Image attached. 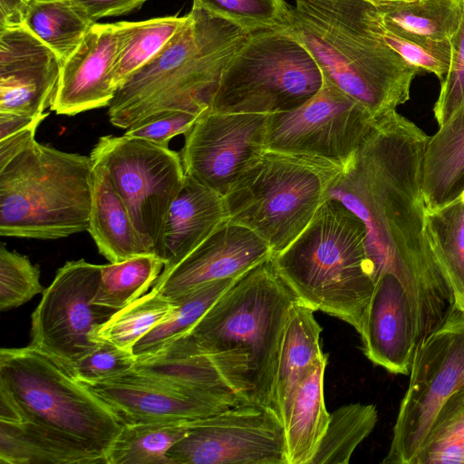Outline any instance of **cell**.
Wrapping results in <instances>:
<instances>
[{
  "mask_svg": "<svg viewBox=\"0 0 464 464\" xmlns=\"http://www.w3.org/2000/svg\"><path fill=\"white\" fill-rule=\"evenodd\" d=\"M413 464H464V392L440 410Z\"/></svg>",
  "mask_w": 464,
  "mask_h": 464,
  "instance_id": "37",
  "label": "cell"
},
{
  "mask_svg": "<svg viewBox=\"0 0 464 464\" xmlns=\"http://www.w3.org/2000/svg\"><path fill=\"white\" fill-rule=\"evenodd\" d=\"M376 34L404 60L420 70L435 74L440 82L444 80L450 69L451 49L432 48L401 37L388 30L382 24V18L376 27Z\"/></svg>",
  "mask_w": 464,
  "mask_h": 464,
  "instance_id": "41",
  "label": "cell"
},
{
  "mask_svg": "<svg viewBox=\"0 0 464 464\" xmlns=\"http://www.w3.org/2000/svg\"><path fill=\"white\" fill-rule=\"evenodd\" d=\"M460 196L464 198V191L462 192V194Z\"/></svg>",
  "mask_w": 464,
  "mask_h": 464,
  "instance_id": "49",
  "label": "cell"
},
{
  "mask_svg": "<svg viewBox=\"0 0 464 464\" xmlns=\"http://www.w3.org/2000/svg\"><path fill=\"white\" fill-rule=\"evenodd\" d=\"M44 120H38L30 126L0 140V167L10 161L29 143L35 140L38 126Z\"/></svg>",
  "mask_w": 464,
  "mask_h": 464,
  "instance_id": "45",
  "label": "cell"
},
{
  "mask_svg": "<svg viewBox=\"0 0 464 464\" xmlns=\"http://www.w3.org/2000/svg\"><path fill=\"white\" fill-rule=\"evenodd\" d=\"M188 421L123 424L107 464H170L167 453L187 435Z\"/></svg>",
  "mask_w": 464,
  "mask_h": 464,
  "instance_id": "32",
  "label": "cell"
},
{
  "mask_svg": "<svg viewBox=\"0 0 464 464\" xmlns=\"http://www.w3.org/2000/svg\"><path fill=\"white\" fill-rule=\"evenodd\" d=\"M40 269L28 256L0 246V310L19 307L43 294Z\"/></svg>",
  "mask_w": 464,
  "mask_h": 464,
  "instance_id": "39",
  "label": "cell"
},
{
  "mask_svg": "<svg viewBox=\"0 0 464 464\" xmlns=\"http://www.w3.org/2000/svg\"><path fill=\"white\" fill-rule=\"evenodd\" d=\"M93 24L73 0H30L24 27L53 50L63 63Z\"/></svg>",
  "mask_w": 464,
  "mask_h": 464,
  "instance_id": "29",
  "label": "cell"
},
{
  "mask_svg": "<svg viewBox=\"0 0 464 464\" xmlns=\"http://www.w3.org/2000/svg\"><path fill=\"white\" fill-rule=\"evenodd\" d=\"M323 74L310 53L285 29L250 33L224 69L208 110L275 114L312 98Z\"/></svg>",
  "mask_w": 464,
  "mask_h": 464,
  "instance_id": "9",
  "label": "cell"
},
{
  "mask_svg": "<svg viewBox=\"0 0 464 464\" xmlns=\"http://www.w3.org/2000/svg\"><path fill=\"white\" fill-rule=\"evenodd\" d=\"M92 183L90 156L32 141L0 167V235L50 240L87 231Z\"/></svg>",
  "mask_w": 464,
  "mask_h": 464,
  "instance_id": "6",
  "label": "cell"
},
{
  "mask_svg": "<svg viewBox=\"0 0 464 464\" xmlns=\"http://www.w3.org/2000/svg\"><path fill=\"white\" fill-rule=\"evenodd\" d=\"M0 421L9 423H22L26 421L19 404L9 392L0 384Z\"/></svg>",
  "mask_w": 464,
  "mask_h": 464,
  "instance_id": "47",
  "label": "cell"
},
{
  "mask_svg": "<svg viewBox=\"0 0 464 464\" xmlns=\"http://www.w3.org/2000/svg\"><path fill=\"white\" fill-rule=\"evenodd\" d=\"M328 357L310 367L295 392L285 423L286 464H311L327 429L324 380Z\"/></svg>",
  "mask_w": 464,
  "mask_h": 464,
  "instance_id": "28",
  "label": "cell"
},
{
  "mask_svg": "<svg viewBox=\"0 0 464 464\" xmlns=\"http://www.w3.org/2000/svg\"><path fill=\"white\" fill-rule=\"evenodd\" d=\"M237 278L206 285L174 301L170 314L134 344L132 353L136 359L158 351L188 333Z\"/></svg>",
  "mask_w": 464,
  "mask_h": 464,
  "instance_id": "35",
  "label": "cell"
},
{
  "mask_svg": "<svg viewBox=\"0 0 464 464\" xmlns=\"http://www.w3.org/2000/svg\"><path fill=\"white\" fill-rule=\"evenodd\" d=\"M136 363V356L131 351L101 341L97 348L72 366V372L80 382L93 383L131 371Z\"/></svg>",
  "mask_w": 464,
  "mask_h": 464,
  "instance_id": "40",
  "label": "cell"
},
{
  "mask_svg": "<svg viewBox=\"0 0 464 464\" xmlns=\"http://www.w3.org/2000/svg\"><path fill=\"white\" fill-rule=\"evenodd\" d=\"M102 265L83 259L60 267L31 316V343L72 372V366L97 348V329L114 310L93 303Z\"/></svg>",
  "mask_w": 464,
  "mask_h": 464,
  "instance_id": "13",
  "label": "cell"
},
{
  "mask_svg": "<svg viewBox=\"0 0 464 464\" xmlns=\"http://www.w3.org/2000/svg\"><path fill=\"white\" fill-rule=\"evenodd\" d=\"M426 232L450 280L454 305L464 310V198L426 209Z\"/></svg>",
  "mask_w": 464,
  "mask_h": 464,
  "instance_id": "31",
  "label": "cell"
},
{
  "mask_svg": "<svg viewBox=\"0 0 464 464\" xmlns=\"http://www.w3.org/2000/svg\"><path fill=\"white\" fill-rule=\"evenodd\" d=\"M1 464H107L80 440L33 421H0Z\"/></svg>",
  "mask_w": 464,
  "mask_h": 464,
  "instance_id": "23",
  "label": "cell"
},
{
  "mask_svg": "<svg viewBox=\"0 0 464 464\" xmlns=\"http://www.w3.org/2000/svg\"><path fill=\"white\" fill-rule=\"evenodd\" d=\"M188 423L170 464H286L285 426L270 407L239 403Z\"/></svg>",
  "mask_w": 464,
  "mask_h": 464,
  "instance_id": "14",
  "label": "cell"
},
{
  "mask_svg": "<svg viewBox=\"0 0 464 464\" xmlns=\"http://www.w3.org/2000/svg\"><path fill=\"white\" fill-rule=\"evenodd\" d=\"M364 355L395 374H410L416 346L415 315L409 297L392 275L374 285L360 332Z\"/></svg>",
  "mask_w": 464,
  "mask_h": 464,
  "instance_id": "20",
  "label": "cell"
},
{
  "mask_svg": "<svg viewBox=\"0 0 464 464\" xmlns=\"http://www.w3.org/2000/svg\"><path fill=\"white\" fill-rule=\"evenodd\" d=\"M93 22L105 17L126 15L140 9L147 0H73Z\"/></svg>",
  "mask_w": 464,
  "mask_h": 464,
  "instance_id": "44",
  "label": "cell"
},
{
  "mask_svg": "<svg viewBox=\"0 0 464 464\" xmlns=\"http://www.w3.org/2000/svg\"><path fill=\"white\" fill-rule=\"evenodd\" d=\"M156 254H144L119 263L102 265L93 303L120 310L149 292L164 268Z\"/></svg>",
  "mask_w": 464,
  "mask_h": 464,
  "instance_id": "33",
  "label": "cell"
},
{
  "mask_svg": "<svg viewBox=\"0 0 464 464\" xmlns=\"http://www.w3.org/2000/svg\"><path fill=\"white\" fill-rule=\"evenodd\" d=\"M365 1L370 2L371 4L378 6V5H385V4H389V3L410 2V1H413V0H365Z\"/></svg>",
  "mask_w": 464,
  "mask_h": 464,
  "instance_id": "48",
  "label": "cell"
},
{
  "mask_svg": "<svg viewBox=\"0 0 464 464\" xmlns=\"http://www.w3.org/2000/svg\"><path fill=\"white\" fill-rule=\"evenodd\" d=\"M188 14L139 22H119L120 44L113 70L118 88L137 70L153 58L184 26ZM116 93V92H115Z\"/></svg>",
  "mask_w": 464,
  "mask_h": 464,
  "instance_id": "30",
  "label": "cell"
},
{
  "mask_svg": "<svg viewBox=\"0 0 464 464\" xmlns=\"http://www.w3.org/2000/svg\"><path fill=\"white\" fill-rule=\"evenodd\" d=\"M133 370L188 390L242 403L188 333L138 358Z\"/></svg>",
  "mask_w": 464,
  "mask_h": 464,
  "instance_id": "24",
  "label": "cell"
},
{
  "mask_svg": "<svg viewBox=\"0 0 464 464\" xmlns=\"http://www.w3.org/2000/svg\"><path fill=\"white\" fill-rule=\"evenodd\" d=\"M200 115L187 111L161 113L133 124L125 130L124 135L160 144H169L173 137L185 134Z\"/></svg>",
  "mask_w": 464,
  "mask_h": 464,
  "instance_id": "43",
  "label": "cell"
},
{
  "mask_svg": "<svg viewBox=\"0 0 464 464\" xmlns=\"http://www.w3.org/2000/svg\"><path fill=\"white\" fill-rule=\"evenodd\" d=\"M296 300L271 256L239 276L188 332L242 403L273 409L284 326Z\"/></svg>",
  "mask_w": 464,
  "mask_h": 464,
  "instance_id": "3",
  "label": "cell"
},
{
  "mask_svg": "<svg viewBox=\"0 0 464 464\" xmlns=\"http://www.w3.org/2000/svg\"><path fill=\"white\" fill-rule=\"evenodd\" d=\"M285 29L324 78L379 120L410 99L420 69L380 40V14L365 0H295Z\"/></svg>",
  "mask_w": 464,
  "mask_h": 464,
  "instance_id": "2",
  "label": "cell"
},
{
  "mask_svg": "<svg viewBox=\"0 0 464 464\" xmlns=\"http://www.w3.org/2000/svg\"><path fill=\"white\" fill-rule=\"evenodd\" d=\"M30 0H0V31L23 27Z\"/></svg>",
  "mask_w": 464,
  "mask_h": 464,
  "instance_id": "46",
  "label": "cell"
},
{
  "mask_svg": "<svg viewBox=\"0 0 464 464\" xmlns=\"http://www.w3.org/2000/svg\"><path fill=\"white\" fill-rule=\"evenodd\" d=\"M382 24L420 44L450 50L462 24L464 0H413L377 6Z\"/></svg>",
  "mask_w": 464,
  "mask_h": 464,
  "instance_id": "27",
  "label": "cell"
},
{
  "mask_svg": "<svg viewBox=\"0 0 464 464\" xmlns=\"http://www.w3.org/2000/svg\"><path fill=\"white\" fill-rule=\"evenodd\" d=\"M464 392V310L452 307L417 344L383 464H413L442 406Z\"/></svg>",
  "mask_w": 464,
  "mask_h": 464,
  "instance_id": "10",
  "label": "cell"
},
{
  "mask_svg": "<svg viewBox=\"0 0 464 464\" xmlns=\"http://www.w3.org/2000/svg\"><path fill=\"white\" fill-rule=\"evenodd\" d=\"M272 256L269 246L253 230L226 221L179 263L163 270L151 288L174 302L206 285L237 278Z\"/></svg>",
  "mask_w": 464,
  "mask_h": 464,
  "instance_id": "17",
  "label": "cell"
},
{
  "mask_svg": "<svg viewBox=\"0 0 464 464\" xmlns=\"http://www.w3.org/2000/svg\"><path fill=\"white\" fill-rule=\"evenodd\" d=\"M314 312L296 300L290 306L285 323L273 398V410L284 426L300 382L310 367L326 354L320 344L323 329Z\"/></svg>",
  "mask_w": 464,
  "mask_h": 464,
  "instance_id": "22",
  "label": "cell"
},
{
  "mask_svg": "<svg viewBox=\"0 0 464 464\" xmlns=\"http://www.w3.org/2000/svg\"><path fill=\"white\" fill-rule=\"evenodd\" d=\"M62 66L55 52L25 27L0 31V114H46Z\"/></svg>",
  "mask_w": 464,
  "mask_h": 464,
  "instance_id": "18",
  "label": "cell"
},
{
  "mask_svg": "<svg viewBox=\"0 0 464 464\" xmlns=\"http://www.w3.org/2000/svg\"><path fill=\"white\" fill-rule=\"evenodd\" d=\"M175 303L154 288L125 307L117 310L95 333L97 341H107L132 352L134 344L161 323Z\"/></svg>",
  "mask_w": 464,
  "mask_h": 464,
  "instance_id": "36",
  "label": "cell"
},
{
  "mask_svg": "<svg viewBox=\"0 0 464 464\" xmlns=\"http://www.w3.org/2000/svg\"><path fill=\"white\" fill-rule=\"evenodd\" d=\"M119 44L118 23H94L63 63L50 109L58 115L74 116L108 107L116 92L113 70Z\"/></svg>",
  "mask_w": 464,
  "mask_h": 464,
  "instance_id": "19",
  "label": "cell"
},
{
  "mask_svg": "<svg viewBox=\"0 0 464 464\" xmlns=\"http://www.w3.org/2000/svg\"><path fill=\"white\" fill-rule=\"evenodd\" d=\"M422 189L427 210L455 200L464 191V102L429 137Z\"/></svg>",
  "mask_w": 464,
  "mask_h": 464,
  "instance_id": "26",
  "label": "cell"
},
{
  "mask_svg": "<svg viewBox=\"0 0 464 464\" xmlns=\"http://www.w3.org/2000/svg\"><path fill=\"white\" fill-rule=\"evenodd\" d=\"M378 411L372 404L342 406L330 413L325 433L311 464H347L357 448L374 430Z\"/></svg>",
  "mask_w": 464,
  "mask_h": 464,
  "instance_id": "34",
  "label": "cell"
},
{
  "mask_svg": "<svg viewBox=\"0 0 464 464\" xmlns=\"http://www.w3.org/2000/svg\"><path fill=\"white\" fill-rule=\"evenodd\" d=\"M464 102V16L451 45L450 69L440 82L439 98L433 111L439 126L442 125Z\"/></svg>",
  "mask_w": 464,
  "mask_h": 464,
  "instance_id": "42",
  "label": "cell"
},
{
  "mask_svg": "<svg viewBox=\"0 0 464 464\" xmlns=\"http://www.w3.org/2000/svg\"><path fill=\"white\" fill-rule=\"evenodd\" d=\"M90 157L107 168L140 240L156 254L167 213L186 178L180 154L169 144L123 134L100 137Z\"/></svg>",
  "mask_w": 464,
  "mask_h": 464,
  "instance_id": "11",
  "label": "cell"
},
{
  "mask_svg": "<svg viewBox=\"0 0 464 464\" xmlns=\"http://www.w3.org/2000/svg\"><path fill=\"white\" fill-rule=\"evenodd\" d=\"M343 175L321 160L266 150L224 196L227 221L253 230L275 256L304 230Z\"/></svg>",
  "mask_w": 464,
  "mask_h": 464,
  "instance_id": "7",
  "label": "cell"
},
{
  "mask_svg": "<svg viewBox=\"0 0 464 464\" xmlns=\"http://www.w3.org/2000/svg\"><path fill=\"white\" fill-rule=\"evenodd\" d=\"M428 140L397 111L385 115L353 168L330 193L365 222L374 281L390 274L403 286L415 315L418 343L441 324L455 304L450 280L426 232L422 160Z\"/></svg>",
  "mask_w": 464,
  "mask_h": 464,
  "instance_id": "1",
  "label": "cell"
},
{
  "mask_svg": "<svg viewBox=\"0 0 464 464\" xmlns=\"http://www.w3.org/2000/svg\"><path fill=\"white\" fill-rule=\"evenodd\" d=\"M269 114L207 110L184 134L185 174L225 196L266 150Z\"/></svg>",
  "mask_w": 464,
  "mask_h": 464,
  "instance_id": "15",
  "label": "cell"
},
{
  "mask_svg": "<svg viewBox=\"0 0 464 464\" xmlns=\"http://www.w3.org/2000/svg\"><path fill=\"white\" fill-rule=\"evenodd\" d=\"M226 221L224 196L186 175L160 237L156 254L165 264L163 270L179 263Z\"/></svg>",
  "mask_w": 464,
  "mask_h": 464,
  "instance_id": "21",
  "label": "cell"
},
{
  "mask_svg": "<svg viewBox=\"0 0 464 464\" xmlns=\"http://www.w3.org/2000/svg\"><path fill=\"white\" fill-rule=\"evenodd\" d=\"M83 384L112 410L122 424L191 420L237 405L135 370L102 382Z\"/></svg>",
  "mask_w": 464,
  "mask_h": 464,
  "instance_id": "16",
  "label": "cell"
},
{
  "mask_svg": "<svg viewBox=\"0 0 464 464\" xmlns=\"http://www.w3.org/2000/svg\"><path fill=\"white\" fill-rule=\"evenodd\" d=\"M250 33L192 5L184 26L116 91L110 122L127 130L169 111L202 114L219 78Z\"/></svg>",
  "mask_w": 464,
  "mask_h": 464,
  "instance_id": "4",
  "label": "cell"
},
{
  "mask_svg": "<svg viewBox=\"0 0 464 464\" xmlns=\"http://www.w3.org/2000/svg\"><path fill=\"white\" fill-rule=\"evenodd\" d=\"M272 261L299 302L360 334L375 285L368 228L339 198L330 194L304 230Z\"/></svg>",
  "mask_w": 464,
  "mask_h": 464,
  "instance_id": "5",
  "label": "cell"
},
{
  "mask_svg": "<svg viewBox=\"0 0 464 464\" xmlns=\"http://www.w3.org/2000/svg\"><path fill=\"white\" fill-rule=\"evenodd\" d=\"M92 159V158H91ZM93 163V183L88 232L109 263L153 254L140 240L127 208L112 185L107 168Z\"/></svg>",
  "mask_w": 464,
  "mask_h": 464,
  "instance_id": "25",
  "label": "cell"
},
{
  "mask_svg": "<svg viewBox=\"0 0 464 464\" xmlns=\"http://www.w3.org/2000/svg\"><path fill=\"white\" fill-rule=\"evenodd\" d=\"M0 384L26 421L72 436L105 457L121 430L123 424L103 401L56 359L30 344L1 349Z\"/></svg>",
  "mask_w": 464,
  "mask_h": 464,
  "instance_id": "8",
  "label": "cell"
},
{
  "mask_svg": "<svg viewBox=\"0 0 464 464\" xmlns=\"http://www.w3.org/2000/svg\"><path fill=\"white\" fill-rule=\"evenodd\" d=\"M376 123L365 107L323 76L320 90L307 102L269 115L266 150L321 160L345 175Z\"/></svg>",
  "mask_w": 464,
  "mask_h": 464,
  "instance_id": "12",
  "label": "cell"
},
{
  "mask_svg": "<svg viewBox=\"0 0 464 464\" xmlns=\"http://www.w3.org/2000/svg\"><path fill=\"white\" fill-rule=\"evenodd\" d=\"M192 5L248 33L285 28L292 8L285 0H192Z\"/></svg>",
  "mask_w": 464,
  "mask_h": 464,
  "instance_id": "38",
  "label": "cell"
}]
</instances>
